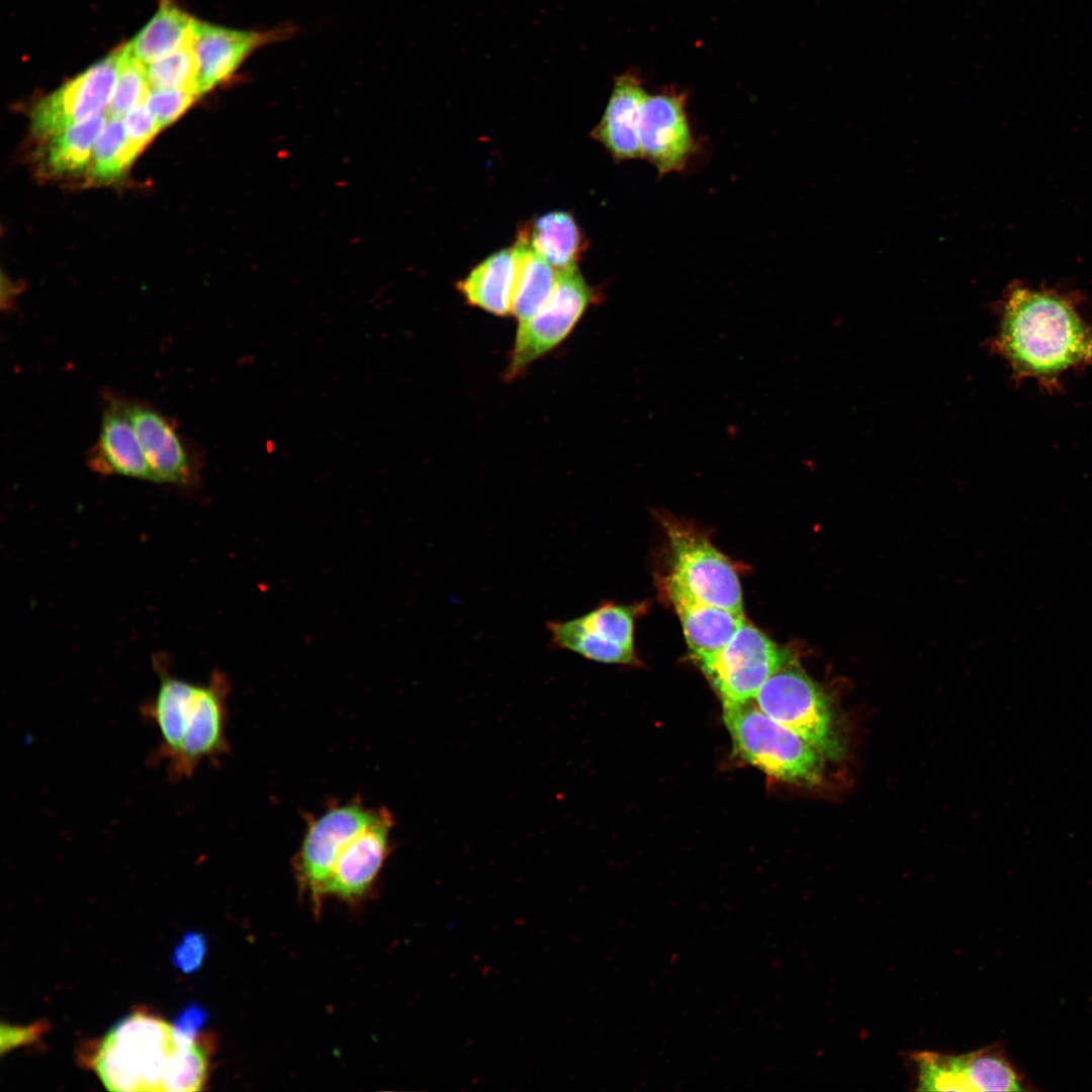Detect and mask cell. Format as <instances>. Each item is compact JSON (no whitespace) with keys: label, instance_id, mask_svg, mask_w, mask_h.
<instances>
[{"label":"cell","instance_id":"cell-1","mask_svg":"<svg viewBox=\"0 0 1092 1092\" xmlns=\"http://www.w3.org/2000/svg\"><path fill=\"white\" fill-rule=\"evenodd\" d=\"M990 348L1009 364L1015 380L1033 378L1059 389L1061 374L1092 365V327L1069 294L1015 283L1001 303Z\"/></svg>","mask_w":1092,"mask_h":1092},{"label":"cell","instance_id":"cell-19","mask_svg":"<svg viewBox=\"0 0 1092 1092\" xmlns=\"http://www.w3.org/2000/svg\"><path fill=\"white\" fill-rule=\"evenodd\" d=\"M517 277L514 248L499 250L477 264L457 282V289L472 306L491 314H512Z\"/></svg>","mask_w":1092,"mask_h":1092},{"label":"cell","instance_id":"cell-3","mask_svg":"<svg viewBox=\"0 0 1092 1092\" xmlns=\"http://www.w3.org/2000/svg\"><path fill=\"white\" fill-rule=\"evenodd\" d=\"M173 1025L146 1010L117 1021L87 1053L86 1061L111 1091H165L181 1045Z\"/></svg>","mask_w":1092,"mask_h":1092},{"label":"cell","instance_id":"cell-18","mask_svg":"<svg viewBox=\"0 0 1092 1092\" xmlns=\"http://www.w3.org/2000/svg\"><path fill=\"white\" fill-rule=\"evenodd\" d=\"M646 93L637 75L625 73L617 77L606 110L592 131V136L617 161L642 158L638 121Z\"/></svg>","mask_w":1092,"mask_h":1092},{"label":"cell","instance_id":"cell-29","mask_svg":"<svg viewBox=\"0 0 1092 1092\" xmlns=\"http://www.w3.org/2000/svg\"><path fill=\"white\" fill-rule=\"evenodd\" d=\"M197 97L190 89L151 88L144 104L163 128L175 121Z\"/></svg>","mask_w":1092,"mask_h":1092},{"label":"cell","instance_id":"cell-28","mask_svg":"<svg viewBox=\"0 0 1092 1092\" xmlns=\"http://www.w3.org/2000/svg\"><path fill=\"white\" fill-rule=\"evenodd\" d=\"M146 70L151 88L190 89L196 93L197 65L192 36L174 52L146 65Z\"/></svg>","mask_w":1092,"mask_h":1092},{"label":"cell","instance_id":"cell-9","mask_svg":"<svg viewBox=\"0 0 1092 1092\" xmlns=\"http://www.w3.org/2000/svg\"><path fill=\"white\" fill-rule=\"evenodd\" d=\"M120 49L40 99L31 110V130L48 140L102 113L115 87Z\"/></svg>","mask_w":1092,"mask_h":1092},{"label":"cell","instance_id":"cell-15","mask_svg":"<svg viewBox=\"0 0 1092 1092\" xmlns=\"http://www.w3.org/2000/svg\"><path fill=\"white\" fill-rule=\"evenodd\" d=\"M126 402L153 481L191 484L197 477L196 460L172 422L150 404L127 398Z\"/></svg>","mask_w":1092,"mask_h":1092},{"label":"cell","instance_id":"cell-11","mask_svg":"<svg viewBox=\"0 0 1092 1092\" xmlns=\"http://www.w3.org/2000/svg\"><path fill=\"white\" fill-rule=\"evenodd\" d=\"M380 809L365 807L359 801L333 805L310 819L294 859L300 884L315 903L332 869L346 844L375 819Z\"/></svg>","mask_w":1092,"mask_h":1092},{"label":"cell","instance_id":"cell-7","mask_svg":"<svg viewBox=\"0 0 1092 1092\" xmlns=\"http://www.w3.org/2000/svg\"><path fill=\"white\" fill-rule=\"evenodd\" d=\"M793 656L746 620L712 658L701 662L722 703H745Z\"/></svg>","mask_w":1092,"mask_h":1092},{"label":"cell","instance_id":"cell-27","mask_svg":"<svg viewBox=\"0 0 1092 1092\" xmlns=\"http://www.w3.org/2000/svg\"><path fill=\"white\" fill-rule=\"evenodd\" d=\"M209 1041L197 1037L181 1045L172 1060L165 1091H199L208 1077Z\"/></svg>","mask_w":1092,"mask_h":1092},{"label":"cell","instance_id":"cell-12","mask_svg":"<svg viewBox=\"0 0 1092 1092\" xmlns=\"http://www.w3.org/2000/svg\"><path fill=\"white\" fill-rule=\"evenodd\" d=\"M642 158L664 175L682 170L696 150L686 111V96L646 93L639 111Z\"/></svg>","mask_w":1092,"mask_h":1092},{"label":"cell","instance_id":"cell-17","mask_svg":"<svg viewBox=\"0 0 1092 1092\" xmlns=\"http://www.w3.org/2000/svg\"><path fill=\"white\" fill-rule=\"evenodd\" d=\"M665 588L689 648L699 663L716 655L745 620L744 615L699 601L670 576Z\"/></svg>","mask_w":1092,"mask_h":1092},{"label":"cell","instance_id":"cell-25","mask_svg":"<svg viewBox=\"0 0 1092 1092\" xmlns=\"http://www.w3.org/2000/svg\"><path fill=\"white\" fill-rule=\"evenodd\" d=\"M141 151L127 138L123 119L108 117L94 144L89 178L94 182L119 178Z\"/></svg>","mask_w":1092,"mask_h":1092},{"label":"cell","instance_id":"cell-5","mask_svg":"<svg viewBox=\"0 0 1092 1092\" xmlns=\"http://www.w3.org/2000/svg\"><path fill=\"white\" fill-rule=\"evenodd\" d=\"M769 718L789 728L821 755L838 758L841 744L826 696L792 663L775 672L754 697Z\"/></svg>","mask_w":1092,"mask_h":1092},{"label":"cell","instance_id":"cell-14","mask_svg":"<svg viewBox=\"0 0 1092 1092\" xmlns=\"http://www.w3.org/2000/svg\"><path fill=\"white\" fill-rule=\"evenodd\" d=\"M393 818L386 809L360 830L342 849L324 888V895L346 900L361 898L376 880L391 850Z\"/></svg>","mask_w":1092,"mask_h":1092},{"label":"cell","instance_id":"cell-2","mask_svg":"<svg viewBox=\"0 0 1092 1092\" xmlns=\"http://www.w3.org/2000/svg\"><path fill=\"white\" fill-rule=\"evenodd\" d=\"M159 671L158 690L143 714L160 734L156 760L165 761L169 776L181 780L191 777L202 760L226 751L230 686L219 672L195 685Z\"/></svg>","mask_w":1092,"mask_h":1092},{"label":"cell","instance_id":"cell-24","mask_svg":"<svg viewBox=\"0 0 1092 1092\" xmlns=\"http://www.w3.org/2000/svg\"><path fill=\"white\" fill-rule=\"evenodd\" d=\"M107 119V114L101 113L48 139L43 156L47 171L69 175L89 167L94 144Z\"/></svg>","mask_w":1092,"mask_h":1092},{"label":"cell","instance_id":"cell-31","mask_svg":"<svg viewBox=\"0 0 1092 1092\" xmlns=\"http://www.w3.org/2000/svg\"><path fill=\"white\" fill-rule=\"evenodd\" d=\"M129 141L143 149L161 129L153 114L145 104L131 109L123 118Z\"/></svg>","mask_w":1092,"mask_h":1092},{"label":"cell","instance_id":"cell-21","mask_svg":"<svg viewBox=\"0 0 1092 1092\" xmlns=\"http://www.w3.org/2000/svg\"><path fill=\"white\" fill-rule=\"evenodd\" d=\"M967 1091H1033L1035 1088L1011 1062L1002 1043L957 1056Z\"/></svg>","mask_w":1092,"mask_h":1092},{"label":"cell","instance_id":"cell-23","mask_svg":"<svg viewBox=\"0 0 1092 1092\" xmlns=\"http://www.w3.org/2000/svg\"><path fill=\"white\" fill-rule=\"evenodd\" d=\"M194 19L171 3H163L153 18L125 46L148 65L174 52L192 36Z\"/></svg>","mask_w":1092,"mask_h":1092},{"label":"cell","instance_id":"cell-32","mask_svg":"<svg viewBox=\"0 0 1092 1092\" xmlns=\"http://www.w3.org/2000/svg\"><path fill=\"white\" fill-rule=\"evenodd\" d=\"M207 1018L206 1011L198 1004L191 1003L181 1010L173 1021L176 1035L184 1041H193Z\"/></svg>","mask_w":1092,"mask_h":1092},{"label":"cell","instance_id":"cell-33","mask_svg":"<svg viewBox=\"0 0 1092 1092\" xmlns=\"http://www.w3.org/2000/svg\"><path fill=\"white\" fill-rule=\"evenodd\" d=\"M42 1022H36L28 1026H1V1053L9 1051L21 1044L36 1040L46 1029Z\"/></svg>","mask_w":1092,"mask_h":1092},{"label":"cell","instance_id":"cell-10","mask_svg":"<svg viewBox=\"0 0 1092 1092\" xmlns=\"http://www.w3.org/2000/svg\"><path fill=\"white\" fill-rule=\"evenodd\" d=\"M550 645L601 663L627 664L634 659V613L628 606L605 603L575 618L546 623Z\"/></svg>","mask_w":1092,"mask_h":1092},{"label":"cell","instance_id":"cell-20","mask_svg":"<svg viewBox=\"0 0 1092 1092\" xmlns=\"http://www.w3.org/2000/svg\"><path fill=\"white\" fill-rule=\"evenodd\" d=\"M517 240L527 244L555 270L576 267L584 240L570 212L550 211L521 226Z\"/></svg>","mask_w":1092,"mask_h":1092},{"label":"cell","instance_id":"cell-22","mask_svg":"<svg viewBox=\"0 0 1092 1092\" xmlns=\"http://www.w3.org/2000/svg\"><path fill=\"white\" fill-rule=\"evenodd\" d=\"M513 248L517 277L511 315L520 326L536 314L548 300L555 286L557 270L527 244L517 240Z\"/></svg>","mask_w":1092,"mask_h":1092},{"label":"cell","instance_id":"cell-30","mask_svg":"<svg viewBox=\"0 0 1092 1092\" xmlns=\"http://www.w3.org/2000/svg\"><path fill=\"white\" fill-rule=\"evenodd\" d=\"M205 952L206 939L203 934L187 932L173 948L171 962L178 971L190 974L200 968Z\"/></svg>","mask_w":1092,"mask_h":1092},{"label":"cell","instance_id":"cell-16","mask_svg":"<svg viewBox=\"0 0 1092 1092\" xmlns=\"http://www.w3.org/2000/svg\"><path fill=\"white\" fill-rule=\"evenodd\" d=\"M87 461L91 469L103 474L153 481L129 419L126 398L105 395L98 439L89 451Z\"/></svg>","mask_w":1092,"mask_h":1092},{"label":"cell","instance_id":"cell-8","mask_svg":"<svg viewBox=\"0 0 1092 1092\" xmlns=\"http://www.w3.org/2000/svg\"><path fill=\"white\" fill-rule=\"evenodd\" d=\"M597 299V292L577 266L557 271L548 300L528 322L518 326L507 372L509 378L561 344Z\"/></svg>","mask_w":1092,"mask_h":1092},{"label":"cell","instance_id":"cell-4","mask_svg":"<svg viewBox=\"0 0 1092 1092\" xmlns=\"http://www.w3.org/2000/svg\"><path fill=\"white\" fill-rule=\"evenodd\" d=\"M750 702L723 703V719L737 754L776 779L817 783L823 770L822 755Z\"/></svg>","mask_w":1092,"mask_h":1092},{"label":"cell","instance_id":"cell-13","mask_svg":"<svg viewBox=\"0 0 1092 1092\" xmlns=\"http://www.w3.org/2000/svg\"><path fill=\"white\" fill-rule=\"evenodd\" d=\"M290 32L288 27L266 31L240 30L194 19L192 49L197 76L198 96L226 81L256 50L281 40Z\"/></svg>","mask_w":1092,"mask_h":1092},{"label":"cell","instance_id":"cell-26","mask_svg":"<svg viewBox=\"0 0 1092 1092\" xmlns=\"http://www.w3.org/2000/svg\"><path fill=\"white\" fill-rule=\"evenodd\" d=\"M151 90L146 65L126 49H120L118 75L111 100L105 113L109 118L124 117L131 109L144 104Z\"/></svg>","mask_w":1092,"mask_h":1092},{"label":"cell","instance_id":"cell-6","mask_svg":"<svg viewBox=\"0 0 1092 1092\" xmlns=\"http://www.w3.org/2000/svg\"><path fill=\"white\" fill-rule=\"evenodd\" d=\"M664 527L671 552L669 576L699 601L743 615L738 575L727 557L688 525L667 519Z\"/></svg>","mask_w":1092,"mask_h":1092}]
</instances>
